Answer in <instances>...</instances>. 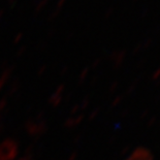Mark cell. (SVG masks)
Segmentation results:
<instances>
[{
    "mask_svg": "<svg viewBox=\"0 0 160 160\" xmlns=\"http://www.w3.org/2000/svg\"><path fill=\"white\" fill-rule=\"evenodd\" d=\"M148 12H149V8H144L142 9V13H141V19H144L146 16H147V13H148Z\"/></svg>",
    "mask_w": 160,
    "mask_h": 160,
    "instance_id": "obj_2",
    "label": "cell"
},
{
    "mask_svg": "<svg viewBox=\"0 0 160 160\" xmlns=\"http://www.w3.org/2000/svg\"><path fill=\"white\" fill-rule=\"evenodd\" d=\"M150 43H152V39H147V42H145V47H148Z\"/></svg>",
    "mask_w": 160,
    "mask_h": 160,
    "instance_id": "obj_3",
    "label": "cell"
},
{
    "mask_svg": "<svg viewBox=\"0 0 160 160\" xmlns=\"http://www.w3.org/2000/svg\"><path fill=\"white\" fill-rule=\"evenodd\" d=\"M128 160H153V157L149 151L141 148L135 150V152L128 158Z\"/></svg>",
    "mask_w": 160,
    "mask_h": 160,
    "instance_id": "obj_1",
    "label": "cell"
},
{
    "mask_svg": "<svg viewBox=\"0 0 160 160\" xmlns=\"http://www.w3.org/2000/svg\"><path fill=\"white\" fill-rule=\"evenodd\" d=\"M134 1H135V0H134Z\"/></svg>",
    "mask_w": 160,
    "mask_h": 160,
    "instance_id": "obj_4",
    "label": "cell"
}]
</instances>
